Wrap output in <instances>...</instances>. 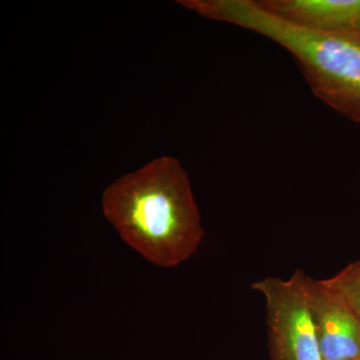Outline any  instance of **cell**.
Masks as SVG:
<instances>
[{
	"label": "cell",
	"mask_w": 360,
	"mask_h": 360,
	"mask_svg": "<svg viewBox=\"0 0 360 360\" xmlns=\"http://www.w3.org/2000/svg\"><path fill=\"white\" fill-rule=\"evenodd\" d=\"M103 208L123 240L158 266L186 262L205 236L188 175L170 156L110 184Z\"/></svg>",
	"instance_id": "cell-1"
},
{
	"label": "cell",
	"mask_w": 360,
	"mask_h": 360,
	"mask_svg": "<svg viewBox=\"0 0 360 360\" xmlns=\"http://www.w3.org/2000/svg\"><path fill=\"white\" fill-rule=\"evenodd\" d=\"M296 269L288 279L265 277L252 283L265 298L271 360H323L310 314L304 278Z\"/></svg>",
	"instance_id": "cell-3"
},
{
	"label": "cell",
	"mask_w": 360,
	"mask_h": 360,
	"mask_svg": "<svg viewBox=\"0 0 360 360\" xmlns=\"http://www.w3.org/2000/svg\"><path fill=\"white\" fill-rule=\"evenodd\" d=\"M265 11L291 25L360 39V0H257Z\"/></svg>",
	"instance_id": "cell-5"
},
{
	"label": "cell",
	"mask_w": 360,
	"mask_h": 360,
	"mask_svg": "<svg viewBox=\"0 0 360 360\" xmlns=\"http://www.w3.org/2000/svg\"><path fill=\"white\" fill-rule=\"evenodd\" d=\"M324 360V359H323Z\"/></svg>",
	"instance_id": "cell-7"
},
{
	"label": "cell",
	"mask_w": 360,
	"mask_h": 360,
	"mask_svg": "<svg viewBox=\"0 0 360 360\" xmlns=\"http://www.w3.org/2000/svg\"><path fill=\"white\" fill-rule=\"evenodd\" d=\"M182 6L274 40L295 56L312 91L333 110L360 123V39L291 25L257 0H182Z\"/></svg>",
	"instance_id": "cell-2"
},
{
	"label": "cell",
	"mask_w": 360,
	"mask_h": 360,
	"mask_svg": "<svg viewBox=\"0 0 360 360\" xmlns=\"http://www.w3.org/2000/svg\"><path fill=\"white\" fill-rule=\"evenodd\" d=\"M305 291L322 359L360 360V319L322 281L305 276Z\"/></svg>",
	"instance_id": "cell-4"
},
{
	"label": "cell",
	"mask_w": 360,
	"mask_h": 360,
	"mask_svg": "<svg viewBox=\"0 0 360 360\" xmlns=\"http://www.w3.org/2000/svg\"><path fill=\"white\" fill-rule=\"evenodd\" d=\"M322 283L340 296L360 319V260L348 264L335 276Z\"/></svg>",
	"instance_id": "cell-6"
}]
</instances>
